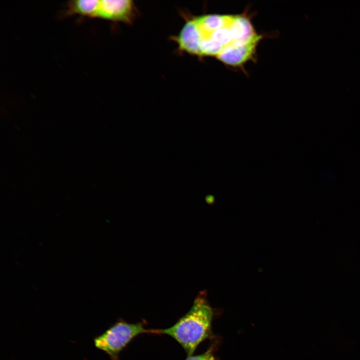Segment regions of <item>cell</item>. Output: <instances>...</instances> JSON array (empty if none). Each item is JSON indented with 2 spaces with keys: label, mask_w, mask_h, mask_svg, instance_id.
<instances>
[{
  "label": "cell",
  "mask_w": 360,
  "mask_h": 360,
  "mask_svg": "<svg viewBox=\"0 0 360 360\" xmlns=\"http://www.w3.org/2000/svg\"><path fill=\"white\" fill-rule=\"evenodd\" d=\"M248 10L238 14H210L192 17L175 37L180 50L202 57H214L226 66L244 70L256 60L264 38L256 32Z\"/></svg>",
  "instance_id": "6da1fadb"
},
{
  "label": "cell",
  "mask_w": 360,
  "mask_h": 360,
  "mask_svg": "<svg viewBox=\"0 0 360 360\" xmlns=\"http://www.w3.org/2000/svg\"><path fill=\"white\" fill-rule=\"evenodd\" d=\"M212 308L204 293H200L190 310L174 324L167 328L154 330V333L168 335L184 348L188 356L192 355L198 346L212 334Z\"/></svg>",
  "instance_id": "7a4b0ae2"
},
{
  "label": "cell",
  "mask_w": 360,
  "mask_h": 360,
  "mask_svg": "<svg viewBox=\"0 0 360 360\" xmlns=\"http://www.w3.org/2000/svg\"><path fill=\"white\" fill-rule=\"evenodd\" d=\"M145 332L154 333V330L145 329L140 322L131 324L119 320L95 337L94 344L112 360H116L119 353L134 337Z\"/></svg>",
  "instance_id": "3957f363"
},
{
  "label": "cell",
  "mask_w": 360,
  "mask_h": 360,
  "mask_svg": "<svg viewBox=\"0 0 360 360\" xmlns=\"http://www.w3.org/2000/svg\"><path fill=\"white\" fill-rule=\"evenodd\" d=\"M134 12L132 0H102L100 2L96 18L128 22L132 20Z\"/></svg>",
  "instance_id": "277c9868"
},
{
  "label": "cell",
  "mask_w": 360,
  "mask_h": 360,
  "mask_svg": "<svg viewBox=\"0 0 360 360\" xmlns=\"http://www.w3.org/2000/svg\"><path fill=\"white\" fill-rule=\"evenodd\" d=\"M100 0H74L68 4L64 12V16L74 14L88 18H96Z\"/></svg>",
  "instance_id": "5b68a950"
},
{
  "label": "cell",
  "mask_w": 360,
  "mask_h": 360,
  "mask_svg": "<svg viewBox=\"0 0 360 360\" xmlns=\"http://www.w3.org/2000/svg\"><path fill=\"white\" fill-rule=\"evenodd\" d=\"M186 360H215L212 351L208 350L204 353L197 356H188Z\"/></svg>",
  "instance_id": "8992f818"
}]
</instances>
